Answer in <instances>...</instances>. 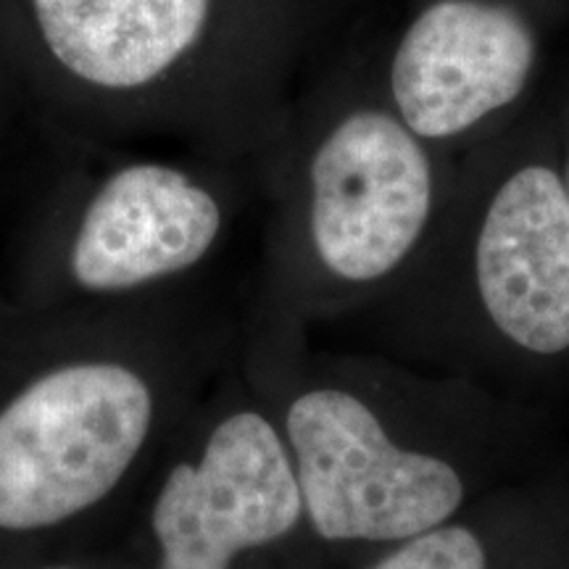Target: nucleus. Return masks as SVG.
I'll return each mask as SVG.
<instances>
[{
    "label": "nucleus",
    "instance_id": "1",
    "mask_svg": "<svg viewBox=\"0 0 569 569\" xmlns=\"http://www.w3.org/2000/svg\"><path fill=\"white\" fill-rule=\"evenodd\" d=\"M238 351L201 284L0 317V551L103 543Z\"/></svg>",
    "mask_w": 569,
    "mask_h": 569
},
{
    "label": "nucleus",
    "instance_id": "2",
    "mask_svg": "<svg viewBox=\"0 0 569 569\" xmlns=\"http://www.w3.org/2000/svg\"><path fill=\"white\" fill-rule=\"evenodd\" d=\"M240 369L272 411L325 553L382 551L522 480L528 427L467 377L311 348L251 306Z\"/></svg>",
    "mask_w": 569,
    "mask_h": 569
},
{
    "label": "nucleus",
    "instance_id": "3",
    "mask_svg": "<svg viewBox=\"0 0 569 569\" xmlns=\"http://www.w3.org/2000/svg\"><path fill=\"white\" fill-rule=\"evenodd\" d=\"M224 0H6L30 111L77 146L232 153L259 117L217 71Z\"/></svg>",
    "mask_w": 569,
    "mask_h": 569
},
{
    "label": "nucleus",
    "instance_id": "4",
    "mask_svg": "<svg viewBox=\"0 0 569 569\" xmlns=\"http://www.w3.org/2000/svg\"><path fill=\"white\" fill-rule=\"evenodd\" d=\"M436 169L396 111L356 106L303 146L253 309L303 330L372 309L422 261Z\"/></svg>",
    "mask_w": 569,
    "mask_h": 569
},
{
    "label": "nucleus",
    "instance_id": "5",
    "mask_svg": "<svg viewBox=\"0 0 569 569\" xmlns=\"http://www.w3.org/2000/svg\"><path fill=\"white\" fill-rule=\"evenodd\" d=\"M109 569H315L293 461L234 359L184 417L117 530Z\"/></svg>",
    "mask_w": 569,
    "mask_h": 569
},
{
    "label": "nucleus",
    "instance_id": "6",
    "mask_svg": "<svg viewBox=\"0 0 569 569\" xmlns=\"http://www.w3.org/2000/svg\"><path fill=\"white\" fill-rule=\"evenodd\" d=\"M230 227V193L193 161L117 156L74 167L27 227L3 290L21 311H56L193 288Z\"/></svg>",
    "mask_w": 569,
    "mask_h": 569
},
{
    "label": "nucleus",
    "instance_id": "7",
    "mask_svg": "<svg viewBox=\"0 0 569 569\" xmlns=\"http://www.w3.org/2000/svg\"><path fill=\"white\" fill-rule=\"evenodd\" d=\"M427 280L472 353L515 372L569 369V198L559 169L522 163L488 198L457 274Z\"/></svg>",
    "mask_w": 569,
    "mask_h": 569
},
{
    "label": "nucleus",
    "instance_id": "8",
    "mask_svg": "<svg viewBox=\"0 0 569 569\" xmlns=\"http://www.w3.org/2000/svg\"><path fill=\"white\" fill-rule=\"evenodd\" d=\"M536 42L522 19L478 0H440L398 46L390 96L425 142L459 138L522 96Z\"/></svg>",
    "mask_w": 569,
    "mask_h": 569
},
{
    "label": "nucleus",
    "instance_id": "9",
    "mask_svg": "<svg viewBox=\"0 0 569 569\" xmlns=\"http://www.w3.org/2000/svg\"><path fill=\"white\" fill-rule=\"evenodd\" d=\"M490 496L493 490L438 528L382 549L361 569H493Z\"/></svg>",
    "mask_w": 569,
    "mask_h": 569
},
{
    "label": "nucleus",
    "instance_id": "10",
    "mask_svg": "<svg viewBox=\"0 0 569 569\" xmlns=\"http://www.w3.org/2000/svg\"><path fill=\"white\" fill-rule=\"evenodd\" d=\"M0 569H109L103 543H56L0 551Z\"/></svg>",
    "mask_w": 569,
    "mask_h": 569
},
{
    "label": "nucleus",
    "instance_id": "11",
    "mask_svg": "<svg viewBox=\"0 0 569 569\" xmlns=\"http://www.w3.org/2000/svg\"><path fill=\"white\" fill-rule=\"evenodd\" d=\"M27 109L30 103H27L24 80H21L17 40H13L6 0H0V134Z\"/></svg>",
    "mask_w": 569,
    "mask_h": 569
},
{
    "label": "nucleus",
    "instance_id": "12",
    "mask_svg": "<svg viewBox=\"0 0 569 569\" xmlns=\"http://www.w3.org/2000/svg\"><path fill=\"white\" fill-rule=\"evenodd\" d=\"M11 309H13V303L9 301V296H6V290L0 288V317H3V315H9Z\"/></svg>",
    "mask_w": 569,
    "mask_h": 569
},
{
    "label": "nucleus",
    "instance_id": "13",
    "mask_svg": "<svg viewBox=\"0 0 569 569\" xmlns=\"http://www.w3.org/2000/svg\"><path fill=\"white\" fill-rule=\"evenodd\" d=\"M561 180H565V188H567V198H569V159H567V169L561 172Z\"/></svg>",
    "mask_w": 569,
    "mask_h": 569
}]
</instances>
